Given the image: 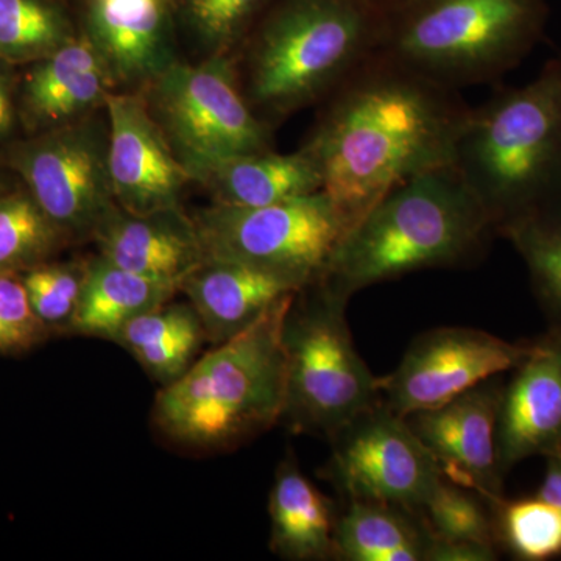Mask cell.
Returning <instances> with one entry per match:
<instances>
[{"mask_svg":"<svg viewBox=\"0 0 561 561\" xmlns=\"http://www.w3.org/2000/svg\"><path fill=\"white\" fill-rule=\"evenodd\" d=\"M548 14L546 0H402L378 51L451 90L494 83L540 43Z\"/></svg>","mask_w":561,"mask_h":561,"instance_id":"obj_6","label":"cell"},{"mask_svg":"<svg viewBox=\"0 0 561 561\" xmlns=\"http://www.w3.org/2000/svg\"><path fill=\"white\" fill-rule=\"evenodd\" d=\"M213 205L261 208L323 191L319 165L302 149L243 154L217 165L201 180Z\"/></svg>","mask_w":561,"mask_h":561,"instance_id":"obj_20","label":"cell"},{"mask_svg":"<svg viewBox=\"0 0 561 561\" xmlns=\"http://www.w3.org/2000/svg\"><path fill=\"white\" fill-rule=\"evenodd\" d=\"M497 234L456 165L390 191L343 239L323 283L351 298L362 289L430 268L478 260Z\"/></svg>","mask_w":561,"mask_h":561,"instance_id":"obj_2","label":"cell"},{"mask_svg":"<svg viewBox=\"0 0 561 561\" xmlns=\"http://www.w3.org/2000/svg\"><path fill=\"white\" fill-rule=\"evenodd\" d=\"M92 241L117 267L180 286L206 260L197 225L181 208L150 214L117 208Z\"/></svg>","mask_w":561,"mask_h":561,"instance_id":"obj_18","label":"cell"},{"mask_svg":"<svg viewBox=\"0 0 561 561\" xmlns=\"http://www.w3.org/2000/svg\"><path fill=\"white\" fill-rule=\"evenodd\" d=\"M370 2L376 9L381 10L382 13L386 14L389 13L390 10H393L394 7L400 5L402 0H370Z\"/></svg>","mask_w":561,"mask_h":561,"instance_id":"obj_36","label":"cell"},{"mask_svg":"<svg viewBox=\"0 0 561 561\" xmlns=\"http://www.w3.org/2000/svg\"><path fill=\"white\" fill-rule=\"evenodd\" d=\"M408 515L400 508L350 501L335 526V556L351 561L426 560L430 535Z\"/></svg>","mask_w":561,"mask_h":561,"instance_id":"obj_24","label":"cell"},{"mask_svg":"<svg viewBox=\"0 0 561 561\" xmlns=\"http://www.w3.org/2000/svg\"><path fill=\"white\" fill-rule=\"evenodd\" d=\"M0 61H5L0 58ZM16 121V105H14L13 87L9 73L0 66V138L13 131Z\"/></svg>","mask_w":561,"mask_h":561,"instance_id":"obj_34","label":"cell"},{"mask_svg":"<svg viewBox=\"0 0 561 561\" xmlns=\"http://www.w3.org/2000/svg\"><path fill=\"white\" fill-rule=\"evenodd\" d=\"M297 295L283 298L249 328L214 345L180 379L158 391L153 423L162 437L192 451H214L256 437L283 420L284 331Z\"/></svg>","mask_w":561,"mask_h":561,"instance_id":"obj_3","label":"cell"},{"mask_svg":"<svg viewBox=\"0 0 561 561\" xmlns=\"http://www.w3.org/2000/svg\"><path fill=\"white\" fill-rule=\"evenodd\" d=\"M272 0H184L187 22L213 55L241 49Z\"/></svg>","mask_w":561,"mask_h":561,"instance_id":"obj_30","label":"cell"},{"mask_svg":"<svg viewBox=\"0 0 561 561\" xmlns=\"http://www.w3.org/2000/svg\"><path fill=\"white\" fill-rule=\"evenodd\" d=\"M474 491L443 478L431 491L419 513L424 516L431 538L476 542L494 548V534L485 508Z\"/></svg>","mask_w":561,"mask_h":561,"instance_id":"obj_28","label":"cell"},{"mask_svg":"<svg viewBox=\"0 0 561 561\" xmlns=\"http://www.w3.org/2000/svg\"><path fill=\"white\" fill-rule=\"evenodd\" d=\"M370 0H278L243 43L242 90L267 122L323 103L379 49Z\"/></svg>","mask_w":561,"mask_h":561,"instance_id":"obj_4","label":"cell"},{"mask_svg":"<svg viewBox=\"0 0 561 561\" xmlns=\"http://www.w3.org/2000/svg\"><path fill=\"white\" fill-rule=\"evenodd\" d=\"M426 560L491 561L496 560V551L490 546L476 545V542L445 541L430 537Z\"/></svg>","mask_w":561,"mask_h":561,"instance_id":"obj_33","label":"cell"},{"mask_svg":"<svg viewBox=\"0 0 561 561\" xmlns=\"http://www.w3.org/2000/svg\"><path fill=\"white\" fill-rule=\"evenodd\" d=\"M513 551L524 560H546L561 552V511L540 500L512 502L502 516Z\"/></svg>","mask_w":561,"mask_h":561,"instance_id":"obj_31","label":"cell"},{"mask_svg":"<svg viewBox=\"0 0 561 561\" xmlns=\"http://www.w3.org/2000/svg\"><path fill=\"white\" fill-rule=\"evenodd\" d=\"M331 438V479L350 501L419 513L445 478L409 421L381 401Z\"/></svg>","mask_w":561,"mask_h":561,"instance_id":"obj_11","label":"cell"},{"mask_svg":"<svg viewBox=\"0 0 561 561\" xmlns=\"http://www.w3.org/2000/svg\"><path fill=\"white\" fill-rule=\"evenodd\" d=\"M301 290L297 283L276 273L224 260L203 261L180 286L213 345L239 334L273 305Z\"/></svg>","mask_w":561,"mask_h":561,"instance_id":"obj_19","label":"cell"},{"mask_svg":"<svg viewBox=\"0 0 561 561\" xmlns=\"http://www.w3.org/2000/svg\"><path fill=\"white\" fill-rule=\"evenodd\" d=\"M192 219L206 260L241 262L302 289L327 278L348 232L341 210L323 191L261 208L213 205Z\"/></svg>","mask_w":561,"mask_h":561,"instance_id":"obj_9","label":"cell"},{"mask_svg":"<svg viewBox=\"0 0 561 561\" xmlns=\"http://www.w3.org/2000/svg\"><path fill=\"white\" fill-rule=\"evenodd\" d=\"M69 242L31 192L0 195V275H22Z\"/></svg>","mask_w":561,"mask_h":561,"instance_id":"obj_26","label":"cell"},{"mask_svg":"<svg viewBox=\"0 0 561 561\" xmlns=\"http://www.w3.org/2000/svg\"><path fill=\"white\" fill-rule=\"evenodd\" d=\"M77 36L54 0H0V58L7 62L38 61Z\"/></svg>","mask_w":561,"mask_h":561,"instance_id":"obj_27","label":"cell"},{"mask_svg":"<svg viewBox=\"0 0 561 561\" xmlns=\"http://www.w3.org/2000/svg\"><path fill=\"white\" fill-rule=\"evenodd\" d=\"M205 341V328L194 306L168 301L128 321L113 342L164 387L190 370Z\"/></svg>","mask_w":561,"mask_h":561,"instance_id":"obj_23","label":"cell"},{"mask_svg":"<svg viewBox=\"0 0 561 561\" xmlns=\"http://www.w3.org/2000/svg\"><path fill=\"white\" fill-rule=\"evenodd\" d=\"M273 552L289 560L335 556L337 518L331 502L291 460L276 472L268 502Z\"/></svg>","mask_w":561,"mask_h":561,"instance_id":"obj_22","label":"cell"},{"mask_svg":"<svg viewBox=\"0 0 561 561\" xmlns=\"http://www.w3.org/2000/svg\"><path fill=\"white\" fill-rule=\"evenodd\" d=\"M538 497L561 511V461L553 456H549L548 471Z\"/></svg>","mask_w":561,"mask_h":561,"instance_id":"obj_35","label":"cell"},{"mask_svg":"<svg viewBox=\"0 0 561 561\" xmlns=\"http://www.w3.org/2000/svg\"><path fill=\"white\" fill-rule=\"evenodd\" d=\"M531 350L534 343H512L470 328L424 332L405 351L397 370L379 378L381 404L404 419L440 408L518 367Z\"/></svg>","mask_w":561,"mask_h":561,"instance_id":"obj_12","label":"cell"},{"mask_svg":"<svg viewBox=\"0 0 561 561\" xmlns=\"http://www.w3.org/2000/svg\"><path fill=\"white\" fill-rule=\"evenodd\" d=\"M87 262H43L21 275L33 312L47 330L68 331L79 309Z\"/></svg>","mask_w":561,"mask_h":561,"instance_id":"obj_29","label":"cell"},{"mask_svg":"<svg viewBox=\"0 0 561 561\" xmlns=\"http://www.w3.org/2000/svg\"><path fill=\"white\" fill-rule=\"evenodd\" d=\"M504 387L496 426L500 470L561 445V330L542 341L515 368Z\"/></svg>","mask_w":561,"mask_h":561,"instance_id":"obj_15","label":"cell"},{"mask_svg":"<svg viewBox=\"0 0 561 561\" xmlns=\"http://www.w3.org/2000/svg\"><path fill=\"white\" fill-rule=\"evenodd\" d=\"M117 84H149L173 62L171 0H88L87 32Z\"/></svg>","mask_w":561,"mask_h":561,"instance_id":"obj_16","label":"cell"},{"mask_svg":"<svg viewBox=\"0 0 561 561\" xmlns=\"http://www.w3.org/2000/svg\"><path fill=\"white\" fill-rule=\"evenodd\" d=\"M470 111L459 91L376 51L323 102L301 149L350 231L394 187L454 164Z\"/></svg>","mask_w":561,"mask_h":561,"instance_id":"obj_1","label":"cell"},{"mask_svg":"<svg viewBox=\"0 0 561 561\" xmlns=\"http://www.w3.org/2000/svg\"><path fill=\"white\" fill-rule=\"evenodd\" d=\"M117 87L108 65L84 33L33 61L22 87V113L33 127L55 130L105 108Z\"/></svg>","mask_w":561,"mask_h":561,"instance_id":"obj_17","label":"cell"},{"mask_svg":"<svg viewBox=\"0 0 561 561\" xmlns=\"http://www.w3.org/2000/svg\"><path fill=\"white\" fill-rule=\"evenodd\" d=\"M49 335L33 312L21 275H0V356L27 353Z\"/></svg>","mask_w":561,"mask_h":561,"instance_id":"obj_32","label":"cell"},{"mask_svg":"<svg viewBox=\"0 0 561 561\" xmlns=\"http://www.w3.org/2000/svg\"><path fill=\"white\" fill-rule=\"evenodd\" d=\"M139 91L173 153L198 183L232 158L273 149L272 125L250 105L236 57L175 61Z\"/></svg>","mask_w":561,"mask_h":561,"instance_id":"obj_8","label":"cell"},{"mask_svg":"<svg viewBox=\"0 0 561 561\" xmlns=\"http://www.w3.org/2000/svg\"><path fill=\"white\" fill-rule=\"evenodd\" d=\"M497 234L518 251L535 295L561 330V198L502 225Z\"/></svg>","mask_w":561,"mask_h":561,"instance_id":"obj_25","label":"cell"},{"mask_svg":"<svg viewBox=\"0 0 561 561\" xmlns=\"http://www.w3.org/2000/svg\"><path fill=\"white\" fill-rule=\"evenodd\" d=\"M504 386L491 378L437 409L405 416L448 481L501 504L496 426Z\"/></svg>","mask_w":561,"mask_h":561,"instance_id":"obj_14","label":"cell"},{"mask_svg":"<svg viewBox=\"0 0 561 561\" xmlns=\"http://www.w3.org/2000/svg\"><path fill=\"white\" fill-rule=\"evenodd\" d=\"M561 446V445H560ZM557 449V448H556Z\"/></svg>","mask_w":561,"mask_h":561,"instance_id":"obj_37","label":"cell"},{"mask_svg":"<svg viewBox=\"0 0 561 561\" xmlns=\"http://www.w3.org/2000/svg\"><path fill=\"white\" fill-rule=\"evenodd\" d=\"M291 302L284 331L287 402L283 420L298 431L334 437L381 401L379 378L354 346L346 305L350 298L327 283L301 290Z\"/></svg>","mask_w":561,"mask_h":561,"instance_id":"obj_7","label":"cell"},{"mask_svg":"<svg viewBox=\"0 0 561 561\" xmlns=\"http://www.w3.org/2000/svg\"><path fill=\"white\" fill-rule=\"evenodd\" d=\"M10 164L69 242L92 241L119 208L111 186L108 127L92 116L21 144Z\"/></svg>","mask_w":561,"mask_h":561,"instance_id":"obj_10","label":"cell"},{"mask_svg":"<svg viewBox=\"0 0 561 561\" xmlns=\"http://www.w3.org/2000/svg\"><path fill=\"white\" fill-rule=\"evenodd\" d=\"M179 291V283L125 271L99 254L88 261L83 295L68 332L113 342L128 321L171 301Z\"/></svg>","mask_w":561,"mask_h":561,"instance_id":"obj_21","label":"cell"},{"mask_svg":"<svg viewBox=\"0 0 561 561\" xmlns=\"http://www.w3.org/2000/svg\"><path fill=\"white\" fill-rule=\"evenodd\" d=\"M108 169L114 198L130 214L181 208L192 179L151 116L142 91L110 92Z\"/></svg>","mask_w":561,"mask_h":561,"instance_id":"obj_13","label":"cell"},{"mask_svg":"<svg viewBox=\"0 0 561 561\" xmlns=\"http://www.w3.org/2000/svg\"><path fill=\"white\" fill-rule=\"evenodd\" d=\"M454 165L502 225L561 198V55L530 83L471 108Z\"/></svg>","mask_w":561,"mask_h":561,"instance_id":"obj_5","label":"cell"}]
</instances>
